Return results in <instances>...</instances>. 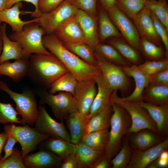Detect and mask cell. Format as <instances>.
Here are the masks:
<instances>
[{"label":"cell","instance_id":"6da1fadb","mask_svg":"<svg viewBox=\"0 0 168 168\" xmlns=\"http://www.w3.org/2000/svg\"><path fill=\"white\" fill-rule=\"evenodd\" d=\"M42 42L44 47L62 62L78 81L95 79L101 74L98 67L88 64L69 50L54 34L44 35Z\"/></svg>","mask_w":168,"mask_h":168},{"label":"cell","instance_id":"7a4b0ae2","mask_svg":"<svg viewBox=\"0 0 168 168\" xmlns=\"http://www.w3.org/2000/svg\"><path fill=\"white\" fill-rule=\"evenodd\" d=\"M68 71L62 62L52 54H34L29 59L27 76L38 87L47 89Z\"/></svg>","mask_w":168,"mask_h":168},{"label":"cell","instance_id":"3957f363","mask_svg":"<svg viewBox=\"0 0 168 168\" xmlns=\"http://www.w3.org/2000/svg\"><path fill=\"white\" fill-rule=\"evenodd\" d=\"M113 112L110 121L108 143L104 155L111 160L120 150L123 138L128 134L131 124L130 117L123 107L112 103Z\"/></svg>","mask_w":168,"mask_h":168},{"label":"cell","instance_id":"277c9868","mask_svg":"<svg viewBox=\"0 0 168 168\" xmlns=\"http://www.w3.org/2000/svg\"><path fill=\"white\" fill-rule=\"evenodd\" d=\"M45 31L37 22L26 25L22 30L18 33L13 32L8 36L12 40L18 42L26 57L30 59L34 54H52L44 46L42 42Z\"/></svg>","mask_w":168,"mask_h":168},{"label":"cell","instance_id":"5b68a950","mask_svg":"<svg viewBox=\"0 0 168 168\" xmlns=\"http://www.w3.org/2000/svg\"><path fill=\"white\" fill-rule=\"evenodd\" d=\"M35 94L40 98V105H48L55 117L61 122L65 121L71 113L78 111L76 100L71 93L64 91L52 94L46 88L38 87Z\"/></svg>","mask_w":168,"mask_h":168},{"label":"cell","instance_id":"8992f818","mask_svg":"<svg viewBox=\"0 0 168 168\" xmlns=\"http://www.w3.org/2000/svg\"><path fill=\"white\" fill-rule=\"evenodd\" d=\"M0 90L6 93L14 101L15 110L22 117V125L33 126L38 114L35 90L26 89L22 93H18L12 91L5 82L0 80Z\"/></svg>","mask_w":168,"mask_h":168},{"label":"cell","instance_id":"52a82bcc","mask_svg":"<svg viewBox=\"0 0 168 168\" xmlns=\"http://www.w3.org/2000/svg\"><path fill=\"white\" fill-rule=\"evenodd\" d=\"M117 92H112L111 99L124 108L129 114L131 124L128 133H136L142 129H150L157 134L156 125L147 110L138 103L120 100L116 97Z\"/></svg>","mask_w":168,"mask_h":168},{"label":"cell","instance_id":"ba28073f","mask_svg":"<svg viewBox=\"0 0 168 168\" xmlns=\"http://www.w3.org/2000/svg\"><path fill=\"white\" fill-rule=\"evenodd\" d=\"M94 52L97 66L112 92L119 91L122 97L125 96L131 86L130 77L125 73L122 67L109 62Z\"/></svg>","mask_w":168,"mask_h":168},{"label":"cell","instance_id":"9c48e42d","mask_svg":"<svg viewBox=\"0 0 168 168\" xmlns=\"http://www.w3.org/2000/svg\"><path fill=\"white\" fill-rule=\"evenodd\" d=\"M4 131L14 137L19 143L21 147L22 158L36 149L41 142L50 137L27 124L17 126L11 123L5 125Z\"/></svg>","mask_w":168,"mask_h":168},{"label":"cell","instance_id":"30bf717a","mask_svg":"<svg viewBox=\"0 0 168 168\" xmlns=\"http://www.w3.org/2000/svg\"><path fill=\"white\" fill-rule=\"evenodd\" d=\"M78 10L69 0H65L51 11L42 14L37 22L45 34H53L62 23L76 16Z\"/></svg>","mask_w":168,"mask_h":168},{"label":"cell","instance_id":"8fae6325","mask_svg":"<svg viewBox=\"0 0 168 168\" xmlns=\"http://www.w3.org/2000/svg\"><path fill=\"white\" fill-rule=\"evenodd\" d=\"M107 12L122 37L128 43L138 51L140 37L134 23L115 5Z\"/></svg>","mask_w":168,"mask_h":168},{"label":"cell","instance_id":"7c38bea8","mask_svg":"<svg viewBox=\"0 0 168 168\" xmlns=\"http://www.w3.org/2000/svg\"><path fill=\"white\" fill-rule=\"evenodd\" d=\"M34 128L40 132L52 137H58L71 142L70 134L63 122L56 121L47 112L45 106L40 105L38 108V114Z\"/></svg>","mask_w":168,"mask_h":168},{"label":"cell","instance_id":"4fadbf2b","mask_svg":"<svg viewBox=\"0 0 168 168\" xmlns=\"http://www.w3.org/2000/svg\"><path fill=\"white\" fill-rule=\"evenodd\" d=\"M97 91L95 79L78 81L74 96L78 111L85 116L89 114Z\"/></svg>","mask_w":168,"mask_h":168},{"label":"cell","instance_id":"5bb4252c","mask_svg":"<svg viewBox=\"0 0 168 168\" xmlns=\"http://www.w3.org/2000/svg\"><path fill=\"white\" fill-rule=\"evenodd\" d=\"M53 34L63 43L87 44L85 35L76 15L62 23Z\"/></svg>","mask_w":168,"mask_h":168},{"label":"cell","instance_id":"9a60e30c","mask_svg":"<svg viewBox=\"0 0 168 168\" xmlns=\"http://www.w3.org/2000/svg\"><path fill=\"white\" fill-rule=\"evenodd\" d=\"M168 149V138L157 144L143 150L133 149L127 168H146L157 159L163 151Z\"/></svg>","mask_w":168,"mask_h":168},{"label":"cell","instance_id":"2e32d148","mask_svg":"<svg viewBox=\"0 0 168 168\" xmlns=\"http://www.w3.org/2000/svg\"><path fill=\"white\" fill-rule=\"evenodd\" d=\"M95 79L97 91L89 114L85 116L86 122L112 103L111 97L112 91L105 78L101 74Z\"/></svg>","mask_w":168,"mask_h":168},{"label":"cell","instance_id":"e0dca14e","mask_svg":"<svg viewBox=\"0 0 168 168\" xmlns=\"http://www.w3.org/2000/svg\"><path fill=\"white\" fill-rule=\"evenodd\" d=\"M132 19L140 37L162 46V42L156 31L150 13L145 7Z\"/></svg>","mask_w":168,"mask_h":168},{"label":"cell","instance_id":"ac0fdd59","mask_svg":"<svg viewBox=\"0 0 168 168\" xmlns=\"http://www.w3.org/2000/svg\"><path fill=\"white\" fill-rule=\"evenodd\" d=\"M26 168H59L62 160L48 151L40 148L37 152L28 154L22 158Z\"/></svg>","mask_w":168,"mask_h":168},{"label":"cell","instance_id":"d6986e66","mask_svg":"<svg viewBox=\"0 0 168 168\" xmlns=\"http://www.w3.org/2000/svg\"><path fill=\"white\" fill-rule=\"evenodd\" d=\"M125 73L129 77H132L135 82L133 91L129 95L117 98L119 100L139 103L143 101L142 93L146 87L149 84L148 76L143 73L136 67L132 65L129 66L122 67Z\"/></svg>","mask_w":168,"mask_h":168},{"label":"cell","instance_id":"ffe728a7","mask_svg":"<svg viewBox=\"0 0 168 168\" xmlns=\"http://www.w3.org/2000/svg\"><path fill=\"white\" fill-rule=\"evenodd\" d=\"M23 7L21 2L16 3L9 8H5L0 12V21L9 24L12 27L13 32L18 33L21 31L25 25L33 22H38L39 18L31 20L24 21L21 20L20 15L30 14L31 11H21Z\"/></svg>","mask_w":168,"mask_h":168},{"label":"cell","instance_id":"44dd1931","mask_svg":"<svg viewBox=\"0 0 168 168\" xmlns=\"http://www.w3.org/2000/svg\"><path fill=\"white\" fill-rule=\"evenodd\" d=\"M129 142L133 149L143 150L152 147L167 137L161 136L147 129L128 134Z\"/></svg>","mask_w":168,"mask_h":168},{"label":"cell","instance_id":"7402d4cb","mask_svg":"<svg viewBox=\"0 0 168 168\" xmlns=\"http://www.w3.org/2000/svg\"><path fill=\"white\" fill-rule=\"evenodd\" d=\"M78 145L59 137H49L41 142L37 147L48 150L63 161L76 152Z\"/></svg>","mask_w":168,"mask_h":168},{"label":"cell","instance_id":"603a6c76","mask_svg":"<svg viewBox=\"0 0 168 168\" xmlns=\"http://www.w3.org/2000/svg\"><path fill=\"white\" fill-rule=\"evenodd\" d=\"M7 23L4 22L0 27V36L3 43L0 64L11 59H28L25 55L20 44L11 40L7 35Z\"/></svg>","mask_w":168,"mask_h":168},{"label":"cell","instance_id":"cb8c5ba5","mask_svg":"<svg viewBox=\"0 0 168 168\" xmlns=\"http://www.w3.org/2000/svg\"><path fill=\"white\" fill-rule=\"evenodd\" d=\"M147 111L155 123L157 134L165 137L168 135V104L157 105L143 101L138 103Z\"/></svg>","mask_w":168,"mask_h":168},{"label":"cell","instance_id":"d4e9b609","mask_svg":"<svg viewBox=\"0 0 168 168\" xmlns=\"http://www.w3.org/2000/svg\"><path fill=\"white\" fill-rule=\"evenodd\" d=\"M76 16L84 34L87 44L94 51L95 47L100 43L96 18L79 9Z\"/></svg>","mask_w":168,"mask_h":168},{"label":"cell","instance_id":"484cf974","mask_svg":"<svg viewBox=\"0 0 168 168\" xmlns=\"http://www.w3.org/2000/svg\"><path fill=\"white\" fill-rule=\"evenodd\" d=\"M29 67V59H18L11 63L6 61L0 64V75L8 76L18 83L27 76Z\"/></svg>","mask_w":168,"mask_h":168},{"label":"cell","instance_id":"4316f807","mask_svg":"<svg viewBox=\"0 0 168 168\" xmlns=\"http://www.w3.org/2000/svg\"><path fill=\"white\" fill-rule=\"evenodd\" d=\"M113 112L112 104L86 122L83 137L92 132L109 129Z\"/></svg>","mask_w":168,"mask_h":168},{"label":"cell","instance_id":"83f0119b","mask_svg":"<svg viewBox=\"0 0 168 168\" xmlns=\"http://www.w3.org/2000/svg\"><path fill=\"white\" fill-rule=\"evenodd\" d=\"M65 121L70 132L71 142L78 145L83 137L85 116L78 111L70 114Z\"/></svg>","mask_w":168,"mask_h":168},{"label":"cell","instance_id":"f1b7e54d","mask_svg":"<svg viewBox=\"0 0 168 168\" xmlns=\"http://www.w3.org/2000/svg\"><path fill=\"white\" fill-rule=\"evenodd\" d=\"M142 99L155 105L168 104V86L149 84L143 91Z\"/></svg>","mask_w":168,"mask_h":168},{"label":"cell","instance_id":"f546056e","mask_svg":"<svg viewBox=\"0 0 168 168\" xmlns=\"http://www.w3.org/2000/svg\"><path fill=\"white\" fill-rule=\"evenodd\" d=\"M109 42L132 65H138L143 63L139 52L122 38H114Z\"/></svg>","mask_w":168,"mask_h":168},{"label":"cell","instance_id":"4dcf8cb0","mask_svg":"<svg viewBox=\"0 0 168 168\" xmlns=\"http://www.w3.org/2000/svg\"><path fill=\"white\" fill-rule=\"evenodd\" d=\"M104 153L105 151L94 149L83 144H78L75 153L78 168H91Z\"/></svg>","mask_w":168,"mask_h":168},{"label":"cell","instance_id":"1f68e13d","mask_svg":"<svg viewBox=\"0 0 168 168\" xmlns=\"http://www.w3.org/2000/svg\"><path fill=\"white\" fill-rule=\"evenodd\" d=\"M94 51L107 61L116 65L122 67L132 65L110 44L99 43L95 47Z\"/></svg>","mask_w":168,"mask_h":168},{"label":"cell","instance_id":"d6a6232c","mask_svg":"<svg viewBox=\"0 0 168 168\" xmlns=\"http://www.w3.org/2000/svg\"><path fill=\"white\" fill-rule=\"evenodd\" d=\"M106 11L100 9L99 14V25L100 40L103 41L111 37H123L114 25Z\"/></svg>","mask_w":168,"mask_h":168},{"label":"cell","instance_id":"836d02e7","mask_svg":"<svg viewBox=\"0 0 168 168\" xmlns=\"http://www.w3.org/2000/svg\"><path fill=\"white\" fill-rule=\"evenodd\" d=\"M109 129H106L90 133L82 137L79 144L105 152L109 141Z\"/></svg>","mask_w":168,"mask_h":168},{"label":"cell","instance_id":"e575fe53","mask_svg":"<svg viewBox=\"0 0 168 168\" xmlns=\"http://www.w3.org/2000/svg\"><path fill=\"white\" fill-rule=\"evenodd\" d=\"M78 82L74 75L68 71L57 79L50 86L48 91L52 94L60 91L68 92L74 96Z\"/></svg>","mask_w":168,"mask_h":168},{"label":"cell","instance_id":"d590c367","mask_svg":"<svg viewBox=\"0 0 168 168\" xmlns=\"http://www.w3.org/2000/svg\"><path fill=\"white\" fill-rule=\"evenodd\" d=\"M138 50L147 61L158 60L167 58L162 46L142 38H140Z\"/></svg>","mask_w":168,"mask_h":168},{"label":"cell","instance_id":"8d00e7d4","mask_svg":"<svg viewBox=\"0 0 168 168\" xmlns=\"http://www.w3.org/2000/svg\"><path fill=\"white\" fill-rule=\"evenodd\" d=\"M127 135L123 138L120 150L111 160L112 168H127L131 160L133 149Z\"/></svg>","mask_w":168,"mask_h":168},{"label":"cell","instance_id":"74e56055","mask_svg":"<svg viewBox=\"0 0 168 168\" xmlns=\"http://www.w3.org/2000/svg\"><path fill=\"white\" fill-rule=\"evenodd\" d=\"M63 44L67 49L87 63L97 67L94 51L88 44L84 43H65Z\"/></svg>","mask_w":168,"mask_h":168},{"label":"cell","instance_id":"f35d334b","mask_svg":"<svg viewBox=\"0 0 168 168\" xmlns=\"http://www.w3.org/2000/svg\"><path fill=\"white\" fill-rule=\"evenodd\" d=\"M167 2L147 0L145 7L159 20L168 30V6Z\"/></svg>","mask_w":168,"mask_h":168},{"label":"cell","instance_id":"ab89813d","mask_svg":"<svg viewBox=\"0 0 168 168\" xmlns=\"http://www.w3.org/2000/svg\"><path fill=\"white\" fill-rule=\"evenodd\" d=\"M147 0H116L115 5L132 19L144 7Z\"/></svg>","mask_w":168,"mask_h":168},{"label":"cell","instance_id":"60d3db41","mask_svg":"<svg viewBox=\"0 0 168 168\" xmlns=\"http://www.w3.org/2000/svg\"><path fill=\"white\" fill-rule=\"evenodd\" d=\"M135 65L142 72L149 76L168 68V58L158 60L146 61L138 65Z\"/></svg>","mask_w":168,"mask_h":168},{"label":"cell","instance_id":"b9f144b4","mask_svg":"<svg viewBox=\"0 0 168 168\" xmlns=\"http://www.w3.org/2000/svg\"><path fill=\"white\" fill-rule=\"evenodd\" d=\"M19 114L12 104L0 101V123H18L22 125Z\"/></svg>","mask_w":168,"mask_h":168},{"label":"cell","instance_id":"7bdbcfd3","mask_svg":"<svg viewBox=\"0 0 168 168\" xmlns=\"http://www.w3.org/2000/svg\"><path fill=\"white\" fill-rule=\"evenodd\" d=\"M22 158L21 151L15 147L12 154L0 162V168H26Z\"/></svg>","mask_w":168,"mask_h":168},{"label":"cell","instance_id":"ee69618b","mask_svg":"<svg viewBox=\"0 0 168 168\" xmlns=\"http://www.w3.org/2000/svg\"><path fill=\"white\" fill-rule=\"evenodd\" d=\"M78 9L82 10L96 18L97 0H69Z\"/></svg>","mask_w":168,"mask_h":168},{"label":"cell","instance_id":"f6af8a7d","mask_svg":"<svg viewBox=\"0 0 168 168\" xmlns=\"http://www.w3.org/2000/svg\"><path fill=\"white\" fill-rule=\"evenodd\" d=\"M150 13L156 31L164 45L166 56L168 58V30L154 15Z\"/></svg>","mask_w":168,"mask_h":168},{"label":"cell","instance_id":"bcb514c9","mask_svg":"<svg viewBox=\"0 0 168 168\" xmlns=\"http://www.w3.org/2000/svg\"><path fill=\"white\" fill-rule=\"evenodd\" d=\"M149 84L168 86V68L148 76Z\"/></svg>","mask_w":168,"mask_h":168},{"label":"cell","instance_id":"7dc6e473","mask_svg":"<svg viewBox=\"0 0 168 168\" xmlns=\"http://www.w3.org/2000/svg\"><path fill=\"white\" fill-rule=\"evenodd\" d=\"M65 0H39L38 7L42 14L51 11Z\"/></svg>","mask_w":168,"mask_h":168},{"label":"cell","instance_id":"c3c4849f","mask_svg":"<svg viewBox=\"0 0 168 168\" xmlns=\"http://www.w3.org/2000/svg\"><path fill=\"white\" fill-rule=\"evenodd\" d=\"M8 135L9 136L3 148L4 155L2 156L0 162L5 160L12 154L14 145L18 142L15 138L10 135Z\"/></svg>","mask_w":168,"mask_h":168},{"label":"cell","instance_id":"681fc988","mask_svg":"<svg viewBox=\"0 0 168 168\" xmlns=\"http://www.w3.org/2000/svg\"><path fill=\"white\" fill-rule=\"evenodd\" d=\"M22 1L30 2L34 6L35 10L33 11H31V13L30 14L32 17L37 18H39L40 16L42 13L38 8V4L39 0H8L6 8H10L16 3Z\"/></svg>","mask_w":168,"mask_h":168},{"label":"cell","instance_id":"f907efd6","mask_svg":"<svg viewBox=\"0 0 168 168\" xmlns=\"http://www.w3.org/2000/svg\"><path fill=\"white\" fill-rule=\"evenodd\" d=\"M75 152L73 153L65 160H63L59 168H78V163Z\"/></svg>","mask_w":168,"mask_h":168},{"label":"cell","instance_id":"816d5d0a","mask_svg":"<svg viewBox=\"0 0 168 168\" xmlns=\"http://www.w3.org/2000/svg\"><path fill=\"white\" fill-rule=\"evenodd\" d=\"M111 160L105 157L103 154L96 162L91 168H111L112 166Z\"/></svg>","mask_w":168,"mask_h":168},{"label":"cell","instance_id":"f5cc1de1","mask_svg":"<svg viewBox=\"0 0 168 168\" xmlns=\"http://www.w3.org/2000/svg\"><path fill=\"white\" fill-rule=\"evenodd\" d=\"M168 167V159L162 158L159 156L151 163L148 168H167Z\"/></svg>","mask_w":168,"mask_h":168},{"label":"cell","instance_id":"db71d44e","mask_svg":"<svg viewBox=\"0 0 168 168\" xmlns=\"http://www.w3.org/2000/svg\"><path fill=\"white\" fill-rule=\"evenodd\" d=\"M8 136V134L4 131L0 133V161L2 157V152L4 146Z\"/></svg>","mask_w":168,"mask_h":168},{"label":"cell","instance_id":"11a10c76","mask_svg":"<svg viewBox=\"0 0 168 168\" xmlns=\"http://www.w3.org/2000/svg\"><path fill=\"white\" fill-rule=\"evenodd\" d=\"M100 2L103 9L107 12L115 5L116 0H97Z\"/></svg>","mask_w":168,"mask_h":168},{"label":"cell","instance_id":"9f6ffc18","mask_svg":"<svg viewBox=\"0 0 168 168\" xmlns=\"http://www.w3.org/2000/svg\"><path fill=\"white\" fill-rule=\"evenodd\" d=\"M8 0H0V12L6 8Z\"/></svg>","mask_w":168,"mask_h":168},{"label":"cell","instance_id":"6f0895ef","mask_svg":"<svg viewBox=\"0 0 168 168\" xmlns=\"http://www.w3.org/2000/svg\"><path fill=\"white\" fill-rule=\"evenodd\" d=\"M159 157L161 158L168 159V150H165L161 152Z\"/></svg>","mask_w":168,"mask_h":168},{"label":"cell","instance_id":"680465c9","mask_svg":"<svg viewBox=\"0 0 168 168\" xmlns=\"http://www.w3.org/2000/svg\"><path fill=\"white\" fill-rule=\"evenodd\" d=\"M3 47V43L2 39L0 36V58L1 56Z\"/></svg>","mask_w":168,"mask_h":168},{"label":"cell","instance_id":"91938a15","mask_svg":"<svg viewBox=\"0 0 168 168\" xmlns=\"http://www.w3.org/2000/svg\"><path fill=\"white\" fill-rule=\"evenodd\" d=\"M157 1H168V0H157Z\"/></svg>","mask_w":168,"mask_h":168},{"label":"cell","instance_id":"94428289","mask_svg":"<svg viewBox=\"0 0 168 168\" xmlns=\"http://www.w3.org/2000/svg\"><path fill=\"white\" fill-rule=\"evenodd\" d=\"M2 22L0 21V27L1 26V24Z\"/></svg>","mask_w":168,"mask_h":168},{"label":"cell","instance_id":"6125c7cd","mask_svg":"<svg viewBox=\"0 0 168 168\" xmlns=\"http://www.w3.org/2000/svg\"><path fill=\"white\" fill-rule=\"evenodd\" d=\"M147 1H153V0H147Z\"/></svg>","mask_w":168,"mask_h":168}]
</instances>
